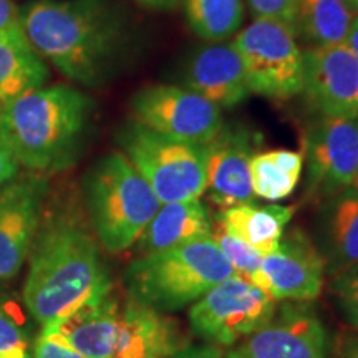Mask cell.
I'll use <instances>...</instances> for the list:
<instances>
[{
	"label": "cell",
	"mask_w": 358,
	"mask_h": 358,
	"mask_svg": "<svg viewBox=\"0 0 358 358\" xmlns=\"http://www.w3.org/2000/svg\"><path fill=\"white\" fill-rule=\"evenodd\" d=\"M302 93L320 116H358V60L345 43L303 52Z\"/></svg>",
	"instance_id": "obj_13"
},
{
	"label": "cell",
	"mask_w": 358,
	"mask_h": 358,
	"mask_svg": "<svg viewBox=\"0 0 358 358\" xmlns=\"http://www.w3.org/2000/svg\"><path fill=\"white\" fill-rule=\"evenodd\" d=\"M169 358H224L221 348L216 345H198V347H191L187 345L182 350H179L178 353H174Z\"/></svg>",
	"instance_id": "obj_33"
},
{
	"label": "cell",
	"mask_w": 358,
	"mask_h": 358,
	"mask_svg": "<svg viewBox=\"0 0 358 358\" xmlns=\"http://www.w3.org/2000/svg\"><path fill=\"white\" fill-rule=\"evenodd\" d=\"M136 2L143 3L146 7H153V8H166L171 7L176 3V0H136Z\"/></svg>",
	"instance_id": "obj_36"
},
{
	"label": "cell",
	"mask_w": 358,
	"mask_h": 358,
	"mask_svg": "<svg viewBox=\"0 0 358 358\" xmlns=\"http://www.w3.org/2000/svg\"><path fill=\"white\" fill-rule=\"evenodd\" d=\"M0 37L24 48H32L22 29L19 7L13 0H0Z\"/></svg>",
	"instance_id": "obj_30"
},
{
	"label": "cell",
	"mask_w": 358,
	"mask_h": 358,
	"mask_svg": "<svg viewBox=\"0 0 358 358\" xmlns=\"http://www.w3.org/2000/svg\"><path fill=\"white\" fill-rule=\"evenodd\" d=\"M122 153L131 161L161 204L199 199L206 192L203 146L179 141L128 120L116 133Z\"/></svg>",
	"instance_id": "obj_6"
},
{
	"label": "cell",
	"mask_w": 358,
	"mask_h": 358,
	"mask_svg": "<svg viewBox=\"0 0 358 358\" xmlns=\"http://www.w3.org/2000/svg\"><path fill=\"white\" fill-rule=\"evenodd\" d=\"M110 292L96 241L80 217L64 209L42 221L22 290L30 317L43 327Z\"/></svg>",
	"instance_id": "obj_2"
},
{
	"label": "cell",
	"mask_w": 358,
	"mask_h": 358,
	"mask_svg": "<svg viewBox=\"0 0 358 358\" xmlns=\"http://www.w3.org/2000/svg\"><path fill=\"white\" fill-rule=\"evenodd\" d=\"M187 345L181 327L168 313L129 297L120 306L110 358H169Z\"/></svg>",
	"instance_id": "obj_16"
},
{
	"label": "cell",
	"mask_w": 358,
	"mask_h": 358,
	"mask_svg": "<svg viewBox=\"0 0 358 358\" xmlns=\"http://www.w3.org/2000/svg\"><path fill=\"white\" fill-rule=\"evenodd\" d=\"M302 156L307 164V198L322 201L358 186V116H320L308 124L302 138Z\"/></svg>",
	"instance_id": "obj_9"
},
{
	"label": "cell",
	"mask_w": 358,
	"mask_h": 358,
	"mask_svg": "<svg viewBox=\"0 0 358 358\" xmlns=\"http://www.w3.org/2000/svg\"><path fill=\"white\" fill-rule=\"evenodd\" d=\"M345 45L348 48H350L352 53L355 55V58L358 60V12H357V15L353 17V22L350 25V30H348Z\"/></svg>",
	"instance_id": "obj_35"
},
{
	"label": "cell",
	"mask_w": 358,
	"mask_h": 358,
	"mask_svg": "<svg viewBox=\"0 0 358 358\" xmlns=\"http://www.w3.org/2000/svg\"><path fill=\"white\" fill-rule=\"evenodd\" d=\"M213 219L203 201L161 204L138 239L140 256L161 252L211 236Z\"/></svg>",
	"instance_id": "obj_20"
},
{
	"label": "cell",
	"mask_w": 358,
	"mask_h": 358,
	"mask_svg": "<svg viewBox=\"0 0 358 358\" xmlns=\"http://www.w3.org/2000/svg\"><path fill=\"white\" fill-rule=\"evenodd\" d=\"M181 87L192 90L219 108H234L248 100L245 71L232 43H211L192 52L181 69Z\"/></svg>",
	"instance_id": "obj_17"
},
{
	"label": "cell",
	"mask_w": 358,
	"mask_h": 358,
	"mask_svg": "<svg viewBox=\"0 0 358 358\" xmlns=\"http://www.w3.org/2000/svg\"><path fill=\"white\" fill-rule=\"evenodd\" d=\"M19 13L34 52L82 87L108 83L128 55L129 25L113 0H32Z\"/></svg>",
	"instance_id": "obj_1"
},
{
	"label": "cell",
	"mask_w": 358,
	"mask_h": 358,
	"mask_svg": "<svg viewBox=\"0 0 358 358\" xmlns=\"http://www.w3.org/2000/svg\"><path fill=\"white\" fill-rule=\"evenodd\" d=\"M32 358H87L73 348L58 343L55 340L38 337L34 343Z\"/></svg>",
	"instance_id": "obj_31"
},
{
	"label": "cell",
	"mask_w": 358,
	"mask_h": 358,
	"mask_svg": "<svg viewBox=\"0 0 358 358\" xmlns=\"http://www.w3.org/2000/svg\"><path fill=\"white\" fill-rule=\"evenodd\" d=\"M355 15L347 0H299L294 32L312 47L345 43Z\"/></svg>",
	"instance_id": "obj_22"
},
{
	"label": "cell",
	"mask_w": 358,
	"mask_h": 358,
	"mask_svg": "<svg viewBox=\"0 0 358 358\" xmlns=\"http://www.w3.org/2000/svg\"><path fill=\"white\" fill-rule=\"evenodd\" d=\"M50 71L42 57L0 37V110L24 93L47 85Z\"/></svg>",
	"instance_id": "obj_24"
},
{
	"label": "cell",
	"mask_w": 358,
	"mask_h": 358,
	"mask_svg": "<svg viewBox=\"0 0 358 358\" xmlns=\"http://www.w3.org/2000/svg\"><path fill=\"white\" fill-rule=\"evenodd\" d=\"M189 27L209 43H221L239 32L244 20L241 0H185Z\"/></svg>",
	"instance_id": "obj_25"
},
{
	"label": "cell",
	"mask_w": 358,
	"mask_h": 358,
	"mask_svg": "<svg viewBox=\"0 0 358 358\" xmlns=\"http://www.w3.org/2000/svg\"><path fill=\"white\" fill-rule=\"evenodd\" d=\"M120 306L122 302L110 292L43 325L40 337L64 343L87 358H110Z\"/></svg>",
	"instance_id": "obj_19"
},
{
	"label": "cell",
	"mask_w": 358,
	"mask_h": 358,
	"mask_svg": "<svg viewBox=\"0 0 358 358\" xmlns=\"http://www.w3.org/2000/svg\"><path fill=\"white\" fill-rule=\"evenodd\" d=\"M250 93L287 100L302 93L303 52L294 30L275 20L256 19L232 40Z\"/></svg>",
	"instance_id": "obj_7"
},
{
	"label": "cell",
	"mask_w": 358,
	"mask_h": 358,
	"mask_svg": "<svg viewBox=\"0 0 358 358\" xmlns=\"http://www.w3.org/2000/svg\"><path fill=\"white\" fill-rule=\"evenodd\" d=\"M211 239L216 243L224 259L229 262L232 271H234V275L250 282L252 285H256V287L268 294L267 279L262 271L264 256L259 250L254 249L248 243H244L239 237L232 236L231 232H227L216 219L213 221Z\"/></svg>",
	"instance_id": "obj_26"
},
{
	"label": "cell",
	"mask_w": 358,
	"mask_h": 358,
	"mask_svg": "<svg viewBox=\"0 0 358 358\" xmlns=\"http://www.w3.org/2000/svg\"><path fill=\"white\" fill-rule=\"evenodd\" d=\"M234 275L211 236L140 256L124 272L128 297L163 313L198 302L214 285Z\"/></svg>",
	"instance_id": "obj_4"
},
{
	"label": "cell",
	"mask_w": 358,
	"mask_h": 358,
	"mask_svg": "<svg viewBox=\"0 0 358 358\" xmlns=\"http://www.w3.org/2000/svg\"><path fill=\"white\" fill-rule=\"evenodd\" d=\"M303 156L299 151L272 150L250 159V185L256 198L275 201L289 198L302 176Z\"/></svg>",
	"instance_id": "obj_23"
},
{
	"label": "cell",
	"mask_w": 358,
	"mask_h": 358,
	"mask_svg": "<svg viewBox=\"0 0 358 358\" xmlns=\"http://www.w3.org/2000/svg\"><path fill=\"white\" fill-rule=\"evenodd\" d=\"M134 118L174 140L203 146L224 127L222 110L181 85H148L131 100Z\"/></svg>",
	"instance_id": "obj_10"
},
{
	"label": "cell",
	"mask_w": 358,
	"mask_h": 358,
	"mask_svg": "<svg viewBox=\"0 0 358 358\" xmlns=\"http://www.w3.org/2000/svg\"><path fill=\"white\" fill-rule=\"evenodd\" d=\"M275 312L277 301L271 294L231 275L192 303L189 325L209 345L232 347L268 324Z\"/></svg>",
	"instance_id": "obj_8"
},
{
	"label": "cell",
	"mask_w": 358,
	"mask_h": 358,
	"mask_svg": "<svg viewBox=\"0 0 358 358\" xmlns=\"http://www.w3.org/2000/svg\"><path fill=\"white\" fill-rule=\"evenodd\" d=\"M20 164L13 158L8 148L0 140V189L19 176Z\"/></svg>",
	"instance_id": "obj_32"
},
{
	"label": "cell",
	"mask_w": 358,
	"mask_h": 358,
	"mask_svg": "<svg viewBox=\"0 0 358 358\" xmlns=\"http://www.w3.org/2000/svg\"><path fill=\"white\" fill-rule=\"evenodd\" d=\"M248 3L256 19L280 22L294 30L299 0H248Z\"/></svg>",
	"instance_id": "obj_29"
},
{
	"label": "cell",
	"mask_w": 358,
	"mask_h": 358,
	"mask_svg": "<svg viewBox=\"0 0 358 358\" xmlns=\"http://www.w3.org/2000/svg\"><path fill=\"white\" fill-rule=\"evenodd\" d=\"M348 3H350V6L355 8V12H358V0H347Z\"/></svg>",
	"instance_id": "obj_37"
},
{
	"label": "cell",
	"mask_w": 358,
	"mask_h": 358,
	"mask_svg": "<svg viewBox=\"0 0 358 358\" xmlns=\"http://www.w3.org/2000/svg\"><path fill=\"white\" fill-rule=\"evenodd\" d=\"M335 358H358V334L343 335L338 342Z\"/></svg>",
	"instance_id": "obj_34"
},
{
	"label": "cell",
	"mask_w": 358,
	"mask_h": 358,
	"mask_svg": "<svg viewBox=\"0 0 358 358\" xmlns=\"http://www.w3.org/2000/svg\"><path fill=\"white\" fill-rule=\"evenodd\" d=\"M96 103L73 85H43L0 110V140L30 173H60L82 153Z\"/></svg>",
	"instance_id": "obj_3"
},
{
	"label": "cell",
	"mask_w": 358,
	"mask_h": 358,
	"mask_svg": "<svg viewBox=\"0 0 358 358\" xmlns=\"http://www.w3.org/2000/svg\"><path fill=\"white\" fill-rule=\"evenodd\" d=\"M48 179L29 173L0 189V282L19 275L42 226Z\"/></svg>",
	"instance_id": "obj_11"
},
{
	"label": "cell",
	"mask_w": 358,
	"mask_h": 358,
	"mask_svg": "<svg viewBox=\"0 0 358 358\" xmlns=\"http://www.w3.org/2000/svg\"><path fill=\"white\" fill-rule=\"evenodd\" d=\"M30 319L24 302L0 297V358H32Z\"/></svg>",
	"instance_id": "obj_27"
},
{
	"label": "cell",
	"mask_w": 358,
	"mask_h": 358,
	"mask_svg": "<svg viewBox=\"0 0 358 358\" xmlns=\"http://www.w3.org/2000/svg\"><path fill=\"white\" fill-rule=\"evenodd\" d=\"M262 271L277 302H312L324 287V259L299 227L284 232L279 248L262 257Z\"/></svg>",
	"instance_id": "obj_15"
},
{
	"label": "cell",
	"mask_w": 358,
	"mask_h": 358,
	"mask_svg": "<svg viewBox=\"0 0 358 358\" xmlns=\"http://www.w3.org/2000/svg\"><path fill=\"white\" fill-rule=\"evenodd\" d=\"M294 211V206H256L250 203L219 209L214 219L232 236L252 245L262 256H267L279 248Z\"/></svg>",
	"instance_id": "obj_21"
},
{
	"label": "cell",
	"mask_w": 358,
	"mask_h": 358,
	"mask_svg": "<svg viewBox=\"0 0 358 358\" xmlns=\"http://www.w3.org/2000/svg\"><path fill=\"white\" fill-rule=\"evenodd\" d=\"M83 194L92 229L101 248L111 254L133 248L161 206L122 151L101 156L88 169Z\"/></svg>",
	"instance_id": "obj_5"
},
{
	"label": "cell",
	"mask_w": 358,
	"mask_h": 358,
	"mask_svg": "<svg viewBox=\"0 0 358 358\" xmlns=\"http://www.w3.org/2000/svg\"><path fill=\"white\" fill-rule=\"evenodd\" d=\"M307 302H284L272 320L231 347L224 358H329V337Z\"/></svg>",
	"instance_id": "obj_12"
},
{
	"label": "cell",
	"mask_w": 358,
	"mask_h": 358,
	"mask_svg": "<svg viewBox=\"0 0 358 358\" xmlns=\"http://www.w3.org/2000/svg\"><path fill=\"white\" fill-rule=\"evenodd\" d=\"M330 280V292L337 302L340 313L347 324L358 332V264Z\"/></svg>",
	"instance_id": "obj_28"
},
{
	"label": "cell",
	"mask_w": 358,
	"mask_h": 358,
	"mask_svg": "<svg viewBox=\"0 0 358 358\" xmlns=\"http://www.w3.org/2000/svg\"><path fill=\"white\" fill-rule=\"evenodd\" d=\"M256 148V133L226 123L211 141L203 145L208 176L206 192L219 209L254 203L250 159L257 153Z\"/></svg>",
	"instance_id": "obj_14"
},
{
	"label": "cell",
	"mask_w": 358,
	"mask_h": 358,
	"mask_svg": "<svg viewBox=\"0 0 358 358\" xmlns=\"http://www.w3.org/2000/svg\"><path fill=\"white\" fill-rule=\"evenodd\" d=\"M313 241L325 264V274L335 279L358 264V186L322 199Z\"/></svg>",
	"instance_id": "obj_18"
}]
</instances>
